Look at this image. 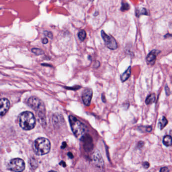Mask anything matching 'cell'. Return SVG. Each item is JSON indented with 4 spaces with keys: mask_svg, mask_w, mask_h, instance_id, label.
Listing matches in <instances>:
<instances>
[{
    "mask_svg": "<svg viewBox=\"0 0 172 172\" xmlns=\"http://www.w3.org/2000/svg\"><path fill=\"white\" fill-rule=\"evenodd\" d=\"M25 163L21 158H14L9 162L8 164V169L13 172H21L25 169Z\"/></svg>",
    "mask_w": 172,
    "mask_h": 172,
    "instance_id": "obj_5",
    "label": "cell"
},
{
    "mask_svg": "<svg viewBox=\"0 0 172 172\" xmlns=\"http://www.w3.org/2000/svg\"><path fill=\"white\" fill-rule=\"evenodd\" d=\"M83 142V148L86 152H90L93 149V144L92 137L89 134H86L81 138Z\"/></svg>",
    "mask_w": 172,
    "mask_h": 172,
    "instance_id": "obj_8",
    "label": "cell"
},
{
    "mask_svg": "<svg viewBox=\"0 0 172 172\" xmlns=\"http://www.w3.org/2000/svg\"><path fill=\"white\" fill-rule=\"evenodd\" d=\"M31 51L35 55H37V56L44 54V52H43V50L40 49V48H33L31 49Z\"/></svg>",
    "mask_w": 172,
    "mask_h": 172,
    "instance_id": "obj_17",
    "label": "cell"
},
{
    "mask_svg": "<svg viewBox=\"0 0 172 172\" xmlns=\"http://www.w3.org/2000/svg\"><path fill=\"white\" fill-rule=\"evenodd\" d=\"M102 98L103 102L104 103H106V98H105V95H103V94H102Z\"/></svg>",
    "mask_w": 172,
    "mask_h": 172,
    "instance_id": "obj_31",
    "label": "cell"
},
{
    "mask_svg": "<svg viewBox=\"0 0 172 172\" xmlns=\"http://www.w3.org/2000/svg\"><path fill=\"white\" fill-rule=\"evenodd\" d=\"M172 137L169 135H166L163 138V142L166 147H170L172 145Z\"/></svg>",
    "mask_w": 172,
    "mask_h": 172,
    "instance_id": "obj_14",
    "label": "cell"
},
{
    "mask_svg": "<svg viewBox=\"0 0 172 172\" xmlns=\"http://www.w3.org/2000/svg\"><path fill=\"white\" fill-rule=\"evenodd\" d=\"M129 8H130V6H129V4L123 2L122 3L121 10L123 12L125 11L128 10Z\"/></svg>",
    "mask_w": 172,
    "mask_h": 172,
    "instance_id": "obj_18",
    "label": "cell"
},
{
    "mask_svg": "<svg viewBox=\"0 0 172 172\" xmlns=\"http://www.w3.org/2000/svg\"><path fill=\"white\" fill-rule=\"evenodd\" d=\"M160 52L157 50H153L152 51L147 57V61L148 64H152L154 63L157 59V55Z\"/></svg>",
    "mask_w": 172,
    "mask_h": 172,
    "instance_id": "obj_11",
    "label": "cell"
},
{
    "mask_svg": "<svg viewBox=\"0 0 172 172\" xmlns=\"http://www.w3.org/2000/svg\"><path fill=\"white\" fill-rule=\"evenodd\" d=\"M139 13V15H138L137 16H139V15H147V10L145 8H142V10L141 11H139V12H137L136 14Z\"/></svg>",
    "mask_w": 172,
    "mask_h": 172,
    "instance_id": "obj_21",
    "label": "cell"
},
{
    "mask_svg": "<svg viewBox=\"0 0 172 172\" xmlns=\"http://www.w3.org/2000/svg\"><path fill=\"white\" fill-rule=\"evenodd\" d=\"M68 157H69L70 158H74L73 155V154L71 153H68Z\"/></svg>",
    "mask_w": 172,
    "mask_h": 172,
    "instance_id": "obj_29",
    "label": "cell"
},
{
    "mask_svg": "<svg viewBox=\"0 0 172 172\" xmlns=\"http://www.w3.org/2000/svg\"><path fill=\"white\" fill-rule=\"evenodd\" d=\"M168 123V121L167 120V119L165 117H162L159 120L158 122V127L161 130L164 129L165 127L167 126V124Z\"/></svg>",
    "mask_w": 172,
    "mask_h": 172,
    "instance_id": "obj_13",
    "label": "cell"
},
{
    "mask_svg": "<svg viewBox=\"0 0 172 172\" xmlns=\"http://www.w3.org/2000/svg\"><path fill=\"white\" fill-rule=\"evenodd\" d=\"M155 101H156V94L154 93H152L147 97L145 100V103H147V105H150L151 103H154Z\"/></svg>",
    "mask_w": 172,
    "mask_h": 172,
    "instance_id": "obj_15",
    "label": "cell"
},
{
    "mask_svg": "<svg viewBox=\"0 0 172 172\" xmlns=\"http://www.w3.org/2000/svg\"><path fill=\"white\" fill-rule=\"evenodd\" d=\"M165 91H166V93L167 94V96H169V94L171 93V92H170L169 88V87L167 86H166V87H165Z\"/></svg>",
    "mask_w": 172,
    "mask_h": 172,
    "instance_id": "obj_23",
    "label": "cell"
},
{
    "mask_svg": "<svg viewBox=\"0 0 172 172\" xmlns=\"http://www.w3.org/2000/svg\"><path fill=\"white\" fill-rule=\"evenodd\" d=\"M19 120L20 126L24 130H31L36 126L35 116L32 113L28 111L22 113L19 116Z\"/></svg>",
    "mask_w": 172,
    "mask_h": 172,
    "instance_id": "obj_2",
    "label": "cell"
},
{
    "mask_svg": "<svg viewBox=\"0 0 172 172\" xmlns=\"http://www.w3.org/2000/svg\"><path fill=\"white\" fill-rule=\"evenodd\" d=\"M33 149L37 156H43L47 154L51 149L50 141L45 138H38L34 142Z\"/></svg>",
    "mask_w": 172,
    "mask_h": 172,
    "instance_id": "obj_1",
    "label": "cell"
},
{
    "mask_svg": "<svg viewBox=\"0 0 172 172\" xmlns=\"http://www.w3.org/2000/svg\"><path fill=\"white\" fill-rule=\"evenodd\" d=\"M144 145V143L143 141H140L138 143V144L137 147L138 148H141Z\"/></svg>",
    "mask_w": 172,
    "mask_h": 172,
    "instance_id": "obj_24",
    "label": "cell"
},
{
    "mask_svg": "<svg viewBox=\"0 0 172 172\" xmlns=\"http://www.w3.org/2000/svg\"><path fill=\"white\" fill-rule=\"evenodd\" d=\"M10 102L7 98L0 100V118L5 115L10 107Z\"/></svg>",
    "mask_w": 172,
    "mask_h": 172,
    "instance_id": "obj_9",
    "label": "cell"
},
{
    "mask_svg": "<svg viewBox=\"0 0 172 172\" xmlns=\"http://www.w3.org/2000/svg\"><path fill=\"white\" fill-rule=\"evenodd\" d=\"M92 161L96 167L99 169H103L105 166V163L101 153L96 150L92 154Z\"/></svg>",
    "mask_w": 172,
    "mask_h": 172,
    "instance_id": "obj_7",
    "label": "cell"
},
{
    "mask_svg": "<svg viewBox=\"0 0 172 172\" xmlns=\"http://www.w3.org/2000/svg\"><path fill=\"white\" fill-rule=\"evenodd\" d=\"M93 95V92L91 88H86L82 93V98L83 103L86 106H88L91 104V101Z\"/></svg>",
    "mask_w": 172,
    "mask_h": 172,
    "instance_id": "obj_10",
    "label": "cell"
},
{
    "mask_svg": "<svg viewBox=\"0 0 172 172\" xmlns=\"http://www.w3.org/2000/svg\"></svg>",
    "mask_w": 172,
    "mask_h": 172,
    "instance_id": "obj_32",
    "label": "cell"
},
{
    "mask_svg": "<svg viewBox=\"0 0 172 172\" xmlns=\"http://www.w3.org/2000/svg\"><path fill=\"white\" fill-rule=\"evenodd\" d=\"M69 121L73 134L76 137L80 138L85 131V127L83 123L73 116H69Z\"/></svg>",
    "mask_w": 172,
    "mask_h": 172,
    "instance_id": "obj_4",
    "label": "cell"
},
{
    "mask_svg": "<svg viewBox=\"0 0 172 172\" xmlns=\"http://www.w3.org/2000/svg\"><path fill=\"white\" fill-rule=\"evenodd\" d=\"M28 105L36 111L40 120H46V110L44 103L40 99L36 97H31L27 102Z\"/></svg>",
    "mask_w": 172,
    "mask_h": 172,
    "instance_id": "obj_3",
    "label": "cell"
},
{
    "mask_svg": "<svg viewBox=\"0 0 172 172\" xmlns=\"http://www.w3.org/2000/svg\"><path fill=\"white\" fill-rule=\"evenodd\" d=\"M131 67H129V68L127 69L126 71L125 72L123 73L121 76V81L122 82H125L127 80L129 79L131 75Z\"/></svg>",
    "mask_w": 172,
    "mask_h": 172,
    "instance_id": "obj_12",
    "label": "cell"
},
{
    "mask_svg": "<svg viewBox=\"0 0 172 172\" xmlns=\"http://www.w3.org/2000/svg\"><path fill=\"white\" fill-rule=\"evenodd\" d=\"M169 169L168 168H167V167L162 168L160 170V172H169Z\"/></svg>",
    "mask_w": 172,
    "mask_h": 172,
    "instance_id": "obj_25",
    "label": "cell"
},
{
    "mask_svg": "<svg viewBox=\"0 0 172 172\" xmlns=\"http://www.w3.org/2000/svg\"><path fill=\"white\" fill-rule=\"evenodd\" d=\"M30 164L32 168H34V169H36L37 167V162L36 161V159L32 158L30 159Z\"/></svg>",
    "mask_w": 172,
    "mask_h": 172,
    "instance_id": "obj_19",
    "label": "cell"
},
{
    "mask_svg": "<svg viewBox=\"0 0 172 172\" xmlns=\"http://www.w3.org/2000/svg\"><path fill=\"white\" fill-rule=\"evenodd\" d=\"M152 129H153V128L152 126H148L147 127V132H151L152 131Z\"/></svg>",
    "mask_w": 172,
    "mask_h": 172,
    "instance_id": "obj_27",
    "label": "cell"
},
{
    "mask_svg": "<svg viewBox=\"0 0 172 172\" xmlns=\"http://www.w3.org/2000/svg\"><path fill=\"white\" fill-rule=\"evenodd\" d=\"M101 35L107 47L110 50H114L117 49L118 47L117 43L115 38L113 36L107 35L103 31H101Z\"/></svg>",
    "mask_w": 172,
    "mask_h": 172,
    "instance_id": "obj_6",
    "label": "cell"
},
{
    "mask_svg": "<svg viewBox=\"0 0 172 172\" xmlns=\"http://www.w3.org/2000/svg\"><path fill=\"white\" fill-rule=\"evenodd\" d=\"M43 35H45L47 37H48L50 39H51V40H52L53 38V33L51 32H50V31H43Z\"/></svg>",
    "mask_w": 172,
    "mask_h": 172,
    "instance_id": "obj_20",
    "label": "cell"
},
{
    "mask_svg": "<svg viewBox=\"0 0 172 172\" xmlns=\"http://www.w3.org/2000/svg\"><path fill=\"white\" fill-rule=\"evenodd\" d=\"M48 41L47 38L45 37V38H43V39H42V42L43 44H47V43H48Z\"/></svg>",
    "mask_w": 172,
    "mask_h": 172,
    "instance_id": "obj_26",
    "label": "cell"
},
{
    "mask_svg": "<svg viewBox=\"0 0 172 172\" xmlns=\"http://www.w3.org/2000/svg\"><path fill=\"white\" fill-rule=\"evenodd\" d=\"M67 144L65 142H63L61 148H65L66 147Z\"/></svg>",
    "mask_w": 172,
    "mask_h": 172,
    "instance_id": "obj_30",
    "label": "cell"
},
{
    "mask_svg": "<svg viewBox=\"0 0 172 172\" xmlns=\"http://www.w3.org/2000/svg\"><path fill=\"white\" fill-rule=\"evenodd\" d=\"M149 166H150V164L148 162H145L143 164V167H144V168L145 169L149 168Z\"/></svg>",
    "mask_w": 172,
    "mask_h": 172,
    "instance_id": "obj_22",
    "label": "cell"
},
{
    "mask_svg": "<svg viewBox=\"0 0 172 172\" xmlns=\"http://www.w3.org/2000/svg\"><path fill=\"white\" fill-rule=\"evenodd\" d=\"M59 164H60V165H61V166H62L63 167H66V164L65 162H63V161H62L61 162H60Z\"/></svg>",
    "mask_w": 172,
    "mask_h": 172,
    "instance_id": "obj_28",
    "label": "cell"
},
{
    "mask_svg": "<svg viewBox=\"0 0 172 172\" xmlns=\"http://www.w3.org/2000/svg\"><path fill=\"white\" fill-rule=\"evenodd\" d=\"M78 36L79 40H80L81 42H83L85 40V38H86V31H84V30L80 31L78 32Z\"/></svg>",
    "mask_w": 172,
    "mask_h": 172,
    "instance_id": "obj_16",
    "label": "cell"
}]
</instances>
